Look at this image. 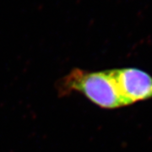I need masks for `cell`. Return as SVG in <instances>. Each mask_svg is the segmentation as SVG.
<instances>
[{"label": "cell", "instance_id": "6da1fadb", "mask_svg": "<svg viewBox=\"0 0 152 152\" xmlns=\"http://www.w3.org/2000/svg\"><path fill=\"white\" fill-rule=\"evenodd\" d=\"M64 90L80 91L102 108L113 109L126 106L110 70L72 71L64 79Z\"/></svg>", "mask_w": 152, "mask_h": 152}, {"label": "cell", "instance_id": "7a4b0ae2", "mask_svg": "<svg viewBox=\"0 0 152 152\" xmlns=\"http://www.w3.org/2000/svg\"><path fill=\"white\" fill-rule=\"evenodd\" d=\"M110 71L126 106L152 98V76L147 72L135 68Z\"/></svg>", "mask_w": 152, "mask_h": 152}]
</instances>
